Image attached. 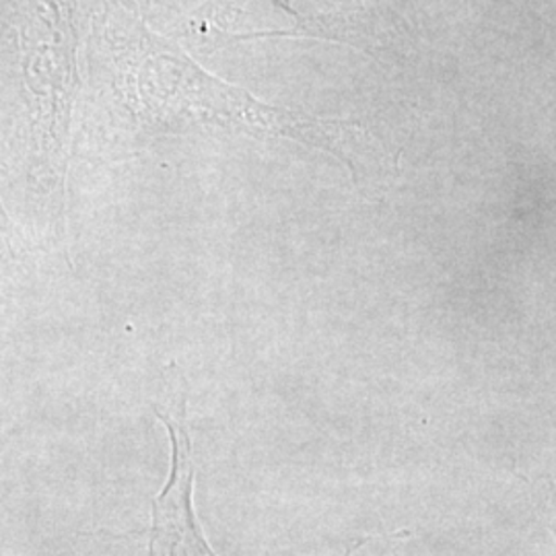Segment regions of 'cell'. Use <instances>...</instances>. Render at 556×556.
Segmentation results:
<instances>
[{
	"label": "cell",
	"instance_id": "obj_2",
	"mask_svg": "<svg viewBox=\"0 0 556 556\" xmlns=\"http://www.w3.org/2000/svg\"><path fill=\"white\" fill-rule=\"evenodd\" d=\"M172 439V470L155 503L149 556H217L200 532L192 505L194 457L184 417L155 408Z\"/></svg>",
	"mask_w": 556,
	"mask_h": 556
},
{
	"label": "cell",
	"instance_id": "obj_1",
	"mask_svg": "<svg viewBox=\"0 0 556 556\" xmlns=\"http://www.w3.org/2000/svg\"><path fill=\"white\" fill-rule=\"evenodd\" d=\"M144 43L147 48H142L139 66L130 80L135 101L144 112L142 116L219 122L256 137H287L318 144L337 153L340 160H346L344 151H351L353 140L367 139L363 128L344 122L305 118L264 105L238 87L208 77L172 46H157L155 38L157 50H151L147 38Z\"/></svg>",
	"mask_w": 556,
	"mask_h": 556
}]
</instances>
